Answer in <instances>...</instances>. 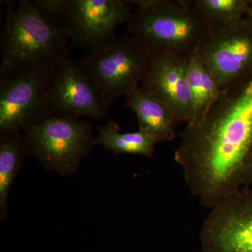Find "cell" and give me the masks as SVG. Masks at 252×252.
<instances>
[{
  "mask_svg": "<svg viewBox=\"0 0 252 252\" xmlns=\"http://www.w3.org/2000/svg\"><path fill=\"white\" fill-rule=\"evenodd\" d=\"M198 55L222 89L252 74V23L210 24Z\"/></svg>",
  "mask_w": 252,
  "mask_h": 252,
  "instance_id": "7",
  "label": "cell"
},
{
  "mask_svg": "<svg viewBox=\"0 0 252 252\" xmlns=\"http://www.w3.org/2000/svg\"><path fill=\"white\" fill-rule=\"evenodd\" d=\"M23 132L27 154L63 175L76 171L95 145L92 126L80 117L50 112Z\"/></svg>",
  "mask_w": 252,
  "mask_h": 252,
  "instance_id": "4",
  "label": "cell"
},
{
  "mask_svg": "<svg viewBox=\"0 0 252 252\" xmlns=\"http://www.w3.org/2000/svg\"><path fill=\"white\" fill-rule=\"evenodd\" d=\"M187 62L163 54L152 53L140 88L170 107L180 124L191 118V98Z\"/></svg>",
  "mask_w": 252,
  "mask_h": 252,
  "instance_id": "11",
  "label": "cell"
},
{
  "mask_svg": "<svg viewBox=\"0 0 252 252\" xmlns=\"http://www.w3.org/2000/svg\"><path fill=\"white\" fill-rule=\"evenodd\" d=\"M126 107L135 114L140 129L157 143L173 140L180 122L175 112L167 104L140 87L126 96Z\"/></svg>",
  "mask_w": 252,
  "mask_h": 252,
  "instance_id": "12",
  "label": "cell"
},
{
  "mask_svg": "<svg viewBox=\"0 0 252 252\" xmlns=\"http://www.w3.org/2000/svg\"><path fill=\"white\" fill-rule=\"evenodd\" d=\"M26 152L24 137L20 132L1 135L0 142V212L1 218L6 212L10 189Z\"/></svg>",
  "mask_w": 252,
  "mask_h": 252,
  "instance_id": "15",
  "label": "cell"
},
{
  "mask_svg": "<svg viewBox=\"0 0 252 252\" xmlns=\"http://www.w3.org/2000/svg\"><path fill=\"white\" fill-rule=\"evenodd\" d=\"M194 6L210 24L230 25L245 17L249 0H193Z\"/></svg>",
  "mask_w": 252,
  "mask_h": 252,
  "instance_id": "16",
  "label": "cell"
},
{
  "mask_svg": "<svg viewBox=\"0 0 252 252\" xmlns=\"http://www.w3.org/2000/svg\"><path fill=\"white\" fill-rule=\"evenodd\" d=\"M70 36L67 28L54 26L31 0L8 6L1 35L0 74L55 64L69 56Z\"/></svg>",
  "mask_w": 252,
  "mask_h": 252,
  "instance_id": "3",
  "label": "cell"
},
{
  "mask_svg": "<svg viewBox=\"0 0 252 252\" xmlns=\"http://www.w3.org/2000/svg\"><path fill=\"white\" fill-rule=\"evenodd\" d=\"M174 158L190 193L209 210L252 188V74L225 86L205 115L187 124Z\"/></svg>",
  "mask_w": 252,
  "mask_h": 252,
  "instance_id": "1",
  "label": "cell"
},
{
  "mask_svg": "<svg viewBox=\"0 0 252 252\" xmlns=\"http://www.w3.org/2000/svg\"><path fill=\"white\" fill-rule=\"evenodd\" d=\"M245 18H248L249 21L252 23V0H249L248 10H247Z\"/></svg>",
  "mask_w": 252,
  "mask_h": 252,
  "instance_id": "18",
  "label": "cell"
},
{
  "mask_svg": "<svg viewBox=\"0 0 252 252\" xmlns=\"http://www.w3.org/2000/svg\"><path fill=\"white\" fill-rule=\"evenodd\" d=\"M97 130L98 135L95 137V144L102 146L116 155L132 154L151 157L155 152L157 142L143 131L124 133L113 122L98 126Z\"/></svg>",
  "mask_w": 252,
  "mask_h": 252,
  "instance_id": "14",
  "label": "cell"
},
{
  "mask_svg": "<svg viewBox=\"0 0 252 252\" xmlns=\"http://www.w3.org/2000/svg\"><path fill=\"white\" fill-rule=\"evenodd\" d=\"M132 14L126 0H69L66 28L72 48L89 51L109 44Z\"/></svg>",
  "mask_w": 252,
  "mask_h": 252,
  "instance_id": "9",
  "label": "cell"
},
{
  "mask_svg": "<svg viewBox=\"0 0 252 252\" xmlns=\"http://www.w3.org/2000/svg\"><path fill=\"white\" fill-rule=\"evenodd\" d=\"M152 53L130 36L88 51L79 61L90 77L102 103L109 108L120 96L140 87Z\"/></svg>",
  "mask_w": 252,
  "mask_h": 252,
  "instance_id": "5",
  "label": "cell"
},
{
  "mask_svg": "<svg viewBox=\"0 0 252 252\" xmlns=\"http://www.w3.org/2000/svg\"><path fill=\"white\" fill-rule=\"evenodd\" d=\"M59 63L0 74L1 135L23 130L49 114L50 90Z\"/></svg>",
  "mask_w": 252,
  "mask_h": 252,
  "instance_id": "6",
  "label": "cell"
},
{
  "mask_svg": "<svg viewBox=\"0 0 252 252\" xmlns=\"http://www.w3.org/2000/svg\"><path fill=\"white\" fill-rule=\"evenodd\" d=\"M203 252H252V188L210 209L200 230Z\"/></svg>",
  "mask_w": 252,
  "mask_h": 252,
  "instance_id": "8",
  "label": "cell"
},
{
  "mask_svg": "<svg viewBox=\"0 0 252 252\" xmlns=\"http://www.w3.org/2000/svg\"><path fill=\"white\" fill-rule=\"evenodd\" d=\"M49 104L52 114L80 118L101 119L109 109L84 68L69 57L60 61L55 69Z\"/></svg>",
  "mask_w": 252,
  "mask_h": 252,
  "instance_id": "10",
  "label": "cell"
},
{
  "mask_svg": "<svg viewBox=\"0 0 252 252\" xmlns=\"http://www.w3.org/2000/svg\"><path fill=\"white\" fill-rule=\"evenodd\" d=\"M187 77L191 98V123L205 115L220 98L223 89L198 54L187 63Z\"/></svg>",
  "mask_w": 252,
  "mask_h": 252,
  "instance_id": "13",
  "label": "cell"
},
{
  "mask_svg": "<svg viewBox=\"0 0 252 252\" xmlns=\"http://www.w3.org/2000/svg\"><path fill=\"white\" fill-rule=\"evenodd\" d=\"M41 16L48 22L59 27H66L69 0H32Z\"/></svg>",
  "mask_w": 252,
  "mask_h": 252,
  "instance_id": "17",
  "label": "cell"
},
{
  "mask_svg": "<svg viewBox=\"0 0 252 252\" xmlns=\"http://www.w3.org/2000/svg\"><path fill=\"white\" fill-rule=\"evenodd\" d=\"M137 9L127 32L153 54L173 56L188 63L198 54L210 23L193 0H132Z\"/></svg>",
  "mask_w": 252,
  "mask_h": 252,
  "instance_id": "2",
  "label": "cell"
}]
</instances>
